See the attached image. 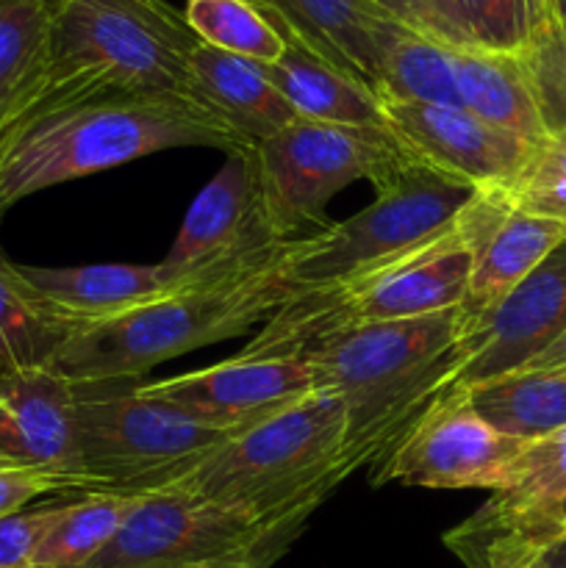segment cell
<instances>
[{"instance_id": "cell-1", "label": "cell", "mask_w": 566, "mask_h": 568, "mask_svg": "<svg viewBox=\"0 0 566 568\" xmlns=\"http://www.w3.org/2000/svg\"><path fill=\"white\" fill-rule=\"evenodd\" d=\"M172 148L239 142L200 103L175 94L42 100L0 136V214L20 200Z\"/></svg>"}, {"instance_id": "cell-2", "label": "cell", "mask_w": 566, "mask_h": 568, "mask_svg": "<svg viewBox=\"0 0 566 568\" xmlns=\"http://www.w3.org/2000/svg\"><path fill=\"white\" fill-rule=\"evenodd\" d=\"M297 358L314 366L320 392L342 399L344 449L364 466L392 453L422 410L455 383L464 366V314L449 308L342 327Z\"/></svg>"}, {"instance_id": "cell-3", "label": "cell", "mask_w": 566, "mask_h": 568, "mask_svg": "<svg viewBox=\"0 0 566 568\" xmlns=\"http://www.w3.org/2000/svg\"><path fill=\"white\" fill-rule=\"evenodd\" d=\"M355 469L344 449L342 399L316 388L294 408L228 438L175 488L300 530Z\"/></svg>"}, {"instance_id": "cell-4", "label": "cell", "mask_w": 566, "mask_h": 568, "mask_svg": "<svg viewBox=\"0 0 566 568\" xmlns=\"http://www.w3.org/2000/svg\"><path fill=\"white\" fill-rule=\"evenodd\" d=\"M200 39L166 0H53L48 83L39 98H192Z\"/></svg>"}, {"instance_id": "cell-5", "label": "cell", "mask_w": 566, "mask_h": 568, "mask_svg": "<svg viewBox=\"0 0 566 568\" xmlns=\"http://www.w3.org/2000/svg\"><path fill=\"white\" fill-rule=\"evenodd\" d=\"M283 261L242 281L186 288L81 327L50 369L72 383L142 381L144 372L164 361L242 336L255 322L272 320L297 294L283 277Z\"/></svg>"}, {"instance_id": "cell-6", "label": "cell", "mask_w": 566, "mask_h": 568, "mask_svg": "<svg viewBox=\"0 0 566 568\" xmlns=\"http://www.w3.org/2000/svg\"><path fill=\"white\" fill-rule=\"evenodd\" d=\"M228 438L231 433L144 397L133 377L75 383V458L83 494L164 491Z\"/></svg>"}, {"instance_id": "cell-7", "label": "cell", "mask_w": 566, "mask_h": 568, "mask_svg": "<svg viewBox=\"0 0 566 568\" xmlns=\"http://www.w3.org/2000/svg\"><path fill=\"white\" fill-rule=\"evenodd\" d=\"M475 189L416 159L375 203L322 233L292 242L283 277L297 292L333 288L397 264L449 233Z\"/></svg>"}, {"instance_id": "cell-8", "label": "cell", "mask_w": 566, "mask_h": 568, "mask_svg": "<svg viewBox=\"0 0 566 568\" xmlns=\"http://www.w3.org/2000/svg\"><path fill=\"white\" fill-rule=\"evenodd\" d=\"M261 194L277 239L292 242L309 225H325V209L344 186H388L416 161L392 128L294 120L255 144Z\"/></svg>"}, {"instance_id": "cell-9", "label": "cell", "mask_w": 566, "mask_h": 568, "mask_svg": "<svg viewBox=\"0 0 566 568\" xmlns=\"http://www.w3.org/2000/svg\"><path fill=\"white\" fill-rule=\"evenodd\" d=\"M289 247L292 242L277 239L266 216L255 150L239 148L189 205L161 264L194 286H216L272 270Z\"/></svg>"}, {"instance_id": "cell-10", "label": "cell", "mask_w": 566, "mask_h": 568, "mask_svg": "<svg viewBox=\"0 0 566 568\" xmlns=\"http://www.w3.org/2000/svg\"><path fill=\"white\" fill-rule=\"evenodd\" d=\"M297 532L172 486L139 497L114 541L87 568H166L261 549L283 552Z\"/></svg>"}, {"instance_id": "cell-11", "label": "cell", "mask_w": 566, "mask_h": 568, "mask_svg": "<svg viewBox=\"0 0 566 568\" xmlns=\"http://www.w3.org/2000/svg\"><path fill=\"white\" fill-rule=\"evenodd\" d=\"M525 444L527 438L497 430L475 408L469 392L447 388L383 458L375 486L397 480L438 491H503Z\"/></svg>"}, {"instance_id": "cell-12", "label": "cell", "mask_w": 566, "mask_h": 568, "mask_svg": "<svg viewBox=\"0 0 566 568\" xmlns=\"http://www.w3.org/2000/svg\"><path fill=\"white\" fill-rule=\"evenodd\" d=\"M139 392L203 425L239 436L311 397L316 392V372L303 358L239 353L209 369L139 381Z\"/></svg>"}, {"instance_id": "cell-13", "label": "cell", "mask_w": 566, "mask_h": 568, "mask_svg": "<svg viewBox=\"0 0 566 568\" xmlns=\"http://www.w3.org/2000/svg\"><path fill=\"white\" fill-rule=\"evenodd\" d=\"M455 233L472 258L464 327L497 308L560 242L566 222L522 211L499 186L475 189L455 216Z\"/></svg>"}, {"instance_id": "cell-14", "label": "cell", "mask_w": 566, "mask_h": 568, "mask_svg": "<svg viewBox=\"0 0 566 568\" xmlns=\"http://www.w3.org/2000/svg\"><path fill=\"white\" fill-rule=\"evenodd\" d=\"M566 331V242H560L503 303L464 327V366L449 388L486 386L516 375Z\"/></svg>"}, {"instance_id": "cell-15", "label": "cell", "mask_w": 566, "mask_h": 568, "mask_svg": "<svg viewBox=\"0 0 566 568\" xmlns=\"http://www.w3.org/2000/svg\"><path fill=\"white\" fill-rule=\"evenodd\" d=\"M383 109L388 128L416 159L472 189L508 186L536 148L458 105L383 103Z\"/></svg>"}, {"instance_id": "cell-16", "label": "cell", "mask_w": 566, "mask_h": 568, "mask_svg": "<svg viewBox=\"0 0 566 568\" xmlns=\"http://www.w3.org/2000/svg\"><path fill=\"white\" fill-rule=\"evenodd\" d=\"M0 466L44 471L81 491L75 458V383L53 369L0 375Z\"/></svg>"}, {"instance_id": "cell-17", "label": "cell", "mask_w": 566, "mask_h": 568, "mask_svg": "<svg viewBox=\"0 0 566 568\" xmlns=\"http://www.w3.org/2000/svg\"><path fill=\"white\" fill-rule=\"evenodd\" d=\"M292 39L375 92L383 59L403 31L375 0H259ZM377 94V92H375Z\"/></svg>"}, {"instance_id": "cell-18", "label": "cell", "mask_w": 566, "mask_h": 568, "mask_svg": "<svg viewBox=\"0 0 566 568\" xmlns=\"http://www.w3.org/2000/svg\"><path fill=\"white\" fill-rule=\"evenodd\" d=\"M22 277L53 308L81 327L114 320L139 305L155 303L194 286L189 277L164 264H83V266H22Z\"/></svg>"}, {"instance_id": "cell-19", "label": "cell", "mask_w": 566, "mask_h": 568, "mask_svg": "<svg viewBox=\"0 0 566 568\" xmlns=\"http://www.w3.org/2000/svg\"><path fill=\"white\" fill-rule=\"evenodd\" d=\"M189 70H192L194 103L203 105L247 148H255L300 120L297 111L277 92L266 67L259 61L200 42L189 61Z\"/></svg>"}, {"instance_id": "cell-20", "label": "cell", "mask_w": 566, "mask_h": 568, "mask_svg": "<svg viewBox=\"0 0 566 568\" xmlns=\"http://www.w3.org/2000/svg\"><path fill=\"white\" fill-rule=\"evenodd\" d=\"M277 92L292 103L300 120L331 125L388 128L383 100L366 83L355 81L322 55L289 37V48L275 64L266 67Z\"/></svg>"}, {"instance_id": "cell-21", "label": "cell", "mask_w": 566, "mask_h": 568, "mask_svg": "<svg viewBox=\"0 0 566 568\" xmlns=\"http://www.w3.org/2000/svg\"><path fill=\"white\" fill-rule=\"evenodd\" d=\"M453 72L458 109L533 144L547 136L536 89L522 55L453 48Z\"/></svg>"}, {"instance_id": "cell-22", "label": "cell", "mask_w": 566, "mask_h": 568, "mask_svg": "<svg viewBox=\"0 0 566 568\" xmlns=\"http://www.w3.org/2000/svg\"><path fill=\"white\" fill-rule=\"evenodd\" d=\"M53 0H0V136L48 83Z\"/></svg>"}, {"instance_id": "cell-23", "label": "cell", "mask_w": 566, "mask_h": 568, "mask_svg": "<svg viewBox=\"0 0 566 568\" xmlns=\"http://www.w3.org/2000/svg\"><path fill=\"white\" fill-rule=\"evenodd\" d=\"M78 331L81 325L53 308L0 247V375L50 369Z\"/></svg>"}, {"instance_id": "cell-24", "label": "cell", "mask_w": 566, "mask_h": 568, "mask_svg": "<svg viewBox=\"0 0 566 568\" xmlns=\"http://www.w3.org/2000/svg\"><path fill=\"white\" fill-rule=\"evenodd\" d=\"M453 48L525 55L553 22L549 0H438Z\"/></svg>"}, {"instance_id": "cell-25", "label": "cell", "mask_w": 566, "mask_h": 568, "mask_svg": "<svg viewBox=\"0 0 566 568\" xmlns=\"http://www.w3.org/2000/svg\"><path fill=\"white\" fill-rule=\"evenodd\" d=\"M469 397L475 408L508 436L536 438L566 425V369L508 375L469 388Z\"/></svg>"}, {"instance_id": "cell-26", "label": "cell", "mask_w": 566, "mask_h": 568, "mask_svg": "<svg viewBox=\"0 0 566 568\" xmlns=\"http://www.w3.org/2000/svg\"><path fill=\"white\" fill-rule=\"evenodd\" d=\"M375 92L383 103L458 105L453 44L403 28L386 50Z\"/></svg>"}, {"instance_id": "cell-27", "label": "cell", "mask_w": 566, "mask_h": 568, "mask_svg": "<svg viewBox=\"0 0 566 568\" xmlns=\"http://www.w3.org/2000/svg\"><path fill=\"white\" fill-rule=\"evenodd\" d=\"M183 17L203 44L264 67L289 48V33L259 0H186Z\"/></svg>"}, {"instance_id": "cell-28", "label": "cell", "mask_w": 566, "mask_h": 568, "mask_svg": "<svg viewBox=\"0 0 566 568\" xmlns=\"http://www.w3.org/2000/svg\"><path fill=\"white\" fill-rule=\"evenodd\" d=\"M137 499L122 494H83L78 503L64 505L31 568H87L114 541Z\"/></svg>"}, {"instance_id": "cell-29", "label": "cell", "mask_w": 566, "mask_h": 568, "mask_svg": "<svg viewBox=\"0 0 566 568\" xmlns=\"http://www.w3.org/2000/svg\"><path fill=\"white\" fill-rule=\"evenodd\" d=\"M499 189L516 209L566 222V128L547 133L519 175Z\"/></svg>"}, {"instance_id": "cell-30", "label": "cell", "mask_w": 566, "mask_h": 568, "mask_svg": "<svg viewBox=\"0 0 566 568\" xmlns=\"http://www.w3.org/2000/svg\"><path fill=\"white\" fill-rule=\"evenodd\" d=\"M547 133L566 128V28L549 22L525 55Z\"/></svg>"}, {"instance_id": "cell-31", "label": "cell", "mask_w": 566, "mask_h": 568, "mask_svg": "<svg viewBox=\"0 0 566 568\" xmlns=\"http://www.w3.org/2000/svg\"><path fill=\"white\" fill-rule=\"evenodd\" d=\"M64 503L20 510L0 519V568H31L44 536L59 521Z\"/></svg>"}, {"instance_id": "cell-32", "label": "cell", "mask_w": 566, "mask_h": 568, "mask_svg": "<svg viewBox=\"0 0 566 568\" xmlns=\"http://www.w3.org/2000/svg\"><path fill=\"white\" fill-rule=\"evenodd\" d=\"M44 494H64V488L44 471L0 466V519L20 514L33 499L44 497Z\"/></svg>"}, {"instance_id": "cell-33", "label": "cell", "mask_w": 566, "mask_h": 568, "mask_svg": "<svg viewBox=\"0 0 566 568\" xmlns=\"http://www.w3.org/2000/svg\"><path fill=\"white\" fill-rule=\"evenodd\" d=\"M549 544L555 541H544L530 532H508L488 547L481 568H536Z\"/></svg>"}, {"instance_id": "cell-34", "label": "cell", "mask_w": 566, "mask_h": 568, "mask_svg": "<svg viewBox=\"0 0 566 568\" xmlns=\"http://www.w3.org/2000/svg\"><path fill=\"white\" fill-rule=\"evenodd\" d=\"M381 9H386L394 20L408 26L411 31L425 33V37L436 39V42L449 44L447 26L442 17V3L438 0H375Z\"/></svg>"}, {"instance_id": "cell-35", "label": "cell", "mask_w": 566, "mask_h": 568, "mask_svg": "<svg viewBox=\"0 0 566 568\" xmlns=\"http://www.w3.org/2000/svg\"><path fill=\"white\" fill-rule=\"evenodd\" d=\"M283 552L277 549H261V552L233 555V558L209 560V564H186V566H166V568H270Z\"/></svg>"}, {"instance_id": "cell-36", "label": "cell", "mask_w": 566, "mask_h": 568, "mask_svg": "<svg viewBox=\"0 0 566 568\" xmlns=\"http://www.w3.org/2000/svg\"><path fill=\"white\" fill-rule=\"evenodd\" d=\"M566 369V331L549 344L544 353H538L530 364L522 366L516 375H530V372H560Z\"/></svg>"}, {"instance_id": "cell-37", "label": "cell", "mask_w": 566, "mask_h": 568, "mask_svg": "<svg viewBox=\"0 0 566 568\" xmlns=\"http://www.w3.org/2000/svg\"><path fill=\"white\" fill-rule=\"evenodd\" d=\"M536 568H566V538L549 544L547 552L542 555V560H538Z\"/></svg>"}, {"instance_id": "cell-38", "label": "cell", "mask_w": 566, "mask_h": 568, "mask_svg": "<svg viewBox=\"0 0 566 568\" xmlns=\"http://www.w3.org/2000/svg\"><path fill=\"white\" fill-rule=\"evenodd\" d=\"M549 14H553L555 26L566 28V0H549Z\"/></svg>"}, {"instance_id": "cell-39", "label": "cell", "mask_w": 566, "mask_h": 568, "mask_svg": "<svg viewBox=\"0 0 566 568\" xmlns=\"http://www.w3.org/2000/svg\"><path fill=\"white\" fill-rule=\"evenodd\" d=\"M558 525L564 527V532H566V499L560 503V508H558Z\"/></svg>"}, {"instance_id": "cell-40", "label": "cell", "mask_w": 566, "mask_h": 568, "mask_svg": "<svg viewBox=\"0 0 566 568\" xmlns=\"http://www.w3.org/2000/svg\"><path fill=\"white\" fill-rule=\"evenodd\" d=\"M564 538H566V532H564Z\"/></svg>"}]
</instances>
